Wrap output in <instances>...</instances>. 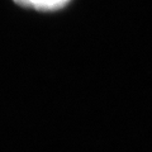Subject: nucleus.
<instances>
[{
	"label": "nucleus",
	"mask_w": 152,
	"mask_h": 152,
	"mask_svg": "<svg viewBox=\"0 0 152 152\" xmlns=\"http://www.w3.org/2000/svg\"><path fill=\"white\" fill-rule=\"evenodd\" d=\"M17 4L26 8H33L36 10H57L67 5L70 0H14Z\"/></svg>",
	"instance_id": "nucleus-1"
}]
</instances>
